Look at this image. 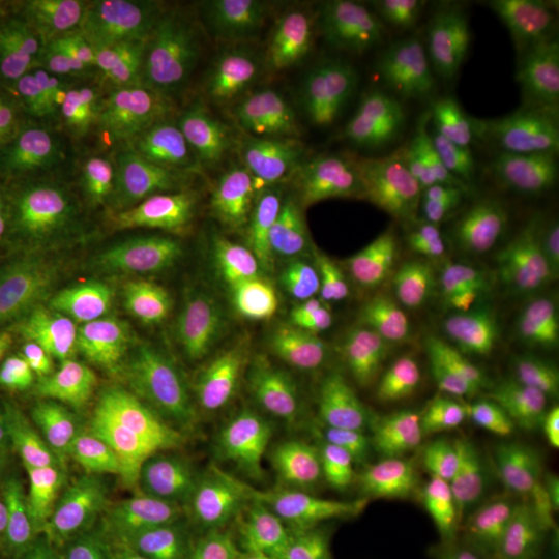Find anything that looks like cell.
<instances>
[{"label": "cell", "instance_id": "4dcf8cb0", "mask_svg": "<svg viewBox=\"0 0 559 559\" xmlns=\"http://www.w3.org/2000/svg\"><path fill=\"white\" fill-rule=\"evenodd\" d=\"M540 498L543 503L549 510H558L559 512V425L551 438V443L543 456L540 464Z\"/></svg>", "mask_w": 559, "mask_h": 559}, {"label": "cell", "instance_id": "ffe728a7", "mask_svg": "<svg viewBox=\"0 0 559 559\" xmlns=\"http://www.w3.org/2000/svg\"><path fill=\"white\" fill-rule=\"evenodd\" d=\"M201 212L193 180L177 173L140 177L120 214L127 249L143 270L166 274L195 247Z\"/></svg>", "mask_w": 559, "mask_h": 559}, {"label": "cell", "instance_id": "52a82bcc", "mask_svg": "<svg viewBox=\"0 0 559 559\" xmlns=\"http://www.w3.org/2000/svg\"><path fill=\"white\" fill-rule=\"evenodd\" d=\"M394 392L381 381L325 385L286 400L255 419L224 425L222 454L230 460L311 456L357 464L388 436Z\"/></svg>", "mask_w": 559, "mask_h": 559}, {"label": "cell", "instance_id": "f1b7e54d", "mask_svg": "<svg viewBox=\"0 0 559 559\" xmlns=\"http://www.w3.org/2000/svg\"><path fill=\"white\" fill-rule=\"evenodd\" d=\"M528 127L535 141L543 145H559V36L540 69L528 112Z\"/></svg>", "mask_w": 559, "mask_h": 559}, {"label": "cell", "instance_id": "e0dca14e", "mask_svg": "<svg viewBox=\"0 0 559 559\" xmlns=\"http://www.w3.org/2000/svg\"><path fill=\"white\" fill-rule=\"evenodd\" d=\"M290 83H255L191 98L193 138L230 177L282 168Z\"/></svg>", "mask_w": 559, "mask_h": 559}, {"label": "cell", "instance_id": "f546056e", "mask_svg": "<svg viewBox=\"0 0 559 559\" xmlns=\"http://www.w3.org/2000/svg\"><path fill=\"white\" fill-rule=\"evenodd\" d=\"M17 443H20V415L9 394L0 388V475L11 466Z\"/></svg>", "mask_w": 559, "mask_h": 559}, {"label": "cell", "instance_id": "8fae6325", "mask_svg": "<svg viewBox=\"0 0 559 559\" xmlns=\"http://www.w3.org/2000/svg\"><path fill=\"white\" fill-rule=\"evenodd\" d=\"M355 253L396 323L415 334L440 328L468 293L459 255L400 207L362 226Z\"/></svg>", "mask_w": 559, "mask_h": 559}, {"label": "cell", "instance_id": "484cf974", "mask_svg": "<svg viewBox=\"0 0 559 559\" xmlns=\"http://www.w3.org/2000/svg\"><path fill=\"white\" fill-rule=\"evenodd\" d=\"M64 143L80 168L81 179L96 207L102 226L108 230L115 222L120 221V214L140 175H135L127 162L117 158L115 152L104 150L83 135H73Z\"/></svg>", "mask_w": 559, "mask_h": 559}, {"label": "cell", "instance_id": "d4e9b609", "mask_svg": "<svg viewBox=\"0 0 559 559\" xmlns=\"http://www.w3.org/2000/svg\"><path fill=\"white\" fill-rule=\"evenodd\" d=\"M27 177L46 207V214L60 230L69 235H94L104 230L81 179L80 168L64 141L32 162L27 166Z\"/></svg>", "mask_w": 559, "mask_h": 559}, {"label": "cell", "instance_id": "5b68a950", "mask_svg": "<svg viewBox=\"0 0 559 559\" xmlns=\"http://www.w3.org/2000/svg\"><path fill=\"white\" fill-rule=\"evenodd\" d=\"M230 353L221 400L226 425L255 419L302 392L357 383L378 344L338 338L288 318L253 295L226 320Z\"/></svg>", "mask_w": 559, "mask_h": 559}, {"label": "cell", "instance_id": "9c48e42d", "mask_svg": "<svg viewBox=\"0 0 559 559\" xmlns=\"http://www.w3.org/2000/svg\"><path fill=\"white\" fill-rule=\"evenodd\" d=\"M129 318L120 280L83 253H55L0 297V340L40 350L75 340L100 338Z\"/></svg>", "mask_w": 559, "mask_h": 559}, {"label": "cell", "instance_id": "30bf717a", "mask_svg": "<svg viewBox=\"0 0 559 559\" xmlns=\"http://www.w3.org/2000/svg\"><path fill=\"white\" fill-rule=\"evenodd\" d=\"M535 27L537 9L516 0H427L406 9L408 40L423 69L464 87L510 75Z\"/></svg>", "mask_w": 559, "mask_h": 559}, {"label": "cell", "instance_id": "ac0fdd59", "mask_svg": "<svg viewBox=\"0 0 559 559\" xmlns=\"http://www.w3.org/2000/svg\"><path fill=\"white\" fill-rule=\"evenodd\" d=\"M559 425V381L537 373L520 381L493 450L498 498L519 524L520 535L539 543L547 533L540 498V464Z\"/></svg>", "mask_w": 559, "mask_h": 559}, {"label": "cell", "instance_id": "6da1fadb", "mask_svg": "<svg viewBox=\"0 0 559 559\" xmlns=\"http://www.w3.org/2000/svg\"><path fill=\"white\" fill-rule=\"evenodd\" d=\"M400 100L380 41L357 23H328L293 81L282 168L340 195L378 160Z\"/></svg>", "mask_w": 559, "mask_h": 559}, {"label": "cell", "instance_id": "d6a6232c", "mask_svg": "<svg viewBox=\"0 0 559 559\" xmlns=\"http://www.w3.org/2000/svg\"><path fill=\"white\" fill-rule=\"evenodd\" d=\"M0 198H2V189H0Z\"/></svg>", "mask_w": 559, "mask_h": 559}, {"label": "cell", "instance_id": "cb8c5ba5", "mask_svg": "<svg viewBox=\"0 0 559 559\" xmlns=\"http://www.w3.org/2000/svg\"><path fill=\"white\" fill-rule=\"evenodd\" d=\"M112 83L138 108L147 147L160 152L175 141L193 135V104L158 59L122 71Z\"/></svg>", "mask_w": 559, "mask_h": 559}, {"label": "cell", "instance_id": "44dd1931", "mask_svg": "<svg viewBox=\"0 0 559 559\" xmlns=\"http://www.w3.org/2000/svg\"><path fill=\"white\" fill-rule=\"evenodd\" d=\"M427 519L445 559H503L520 554L516 520L498 496L431 473Z\"/></svg>", "mask_w": 559, "mask_h": 559}, {"label": "cell", "instance_id": "277c9868", "mask_svg": "<svg viewBox=\"0 0 559 559\" xmlns=\"http://www.w3.org/2000/svg\"><path fill=\"white\" fill-rule=\"evenodd\" d=\"M346 224L338 193L284 168L228 177L203 200L193 251L222 286H260Z\"/></svg>", "mask_w": 559, "mask_h": 559}, {"label": "cell", "instance_id": "ba28073f", "mask_svg": "<svg viewBox=\"0 0 559 559\" xmlns=\"http://www.w3.org/2000/svg\"><path fill=\"white\" fill-rule=\"evenodd\" d=\"M520 141L519 115L498 94L471 90L452 96L417 140L408 166L413 193L436 212L462 210L500 179Z\"/></svg>", "mask_w": 559, "mask_h": 559}, {"label": "cell", "instance_id": "603a6c76", "mask_svg": "<svg viewBox=\"0 0 559 559\" xmlns=\"http://www.w3.org/2000/svg\"><path fill=\"white\" fill-rule=\"evenodd\" d=\"M108 524L75 512L29 520L0 540V559H115Z\"/></svg>", "mask_w": 559, "mask_h": 559}, {"label": "cell", "instance_id": "2e32d148", "mask_svg": "<svg viewBox=\"0 0 559 559\" xmlns=\"http://www.w3.org/2000/svg\"><path fill=\"white\" fill-rule=\"evenodd\" d=\"M466 230L498 272L559 276V187L551 180H514L485 193Z\"/></svg>", "mask_w": 559, "mask_h": 559}, {"label": "cell", "instance_id": "7a4b0ae2", "mask_svg": "<svg viewBox=\"0 0 559 559\" xmlns=\"http://www.w3.org/2000/svg\"><path fill=\"white\" fill-rule=\"evenodd\" d=\"M154 429V411L129 373L104 362H71L32 388L20 440L48 477L96 485L147 459Z\"/></svg>", "mask_w": 559, "mask_h": 559}, {"label": "cell", "instance_id": "7c38bea8", "mask_svg": "<svg viewBox=\"0 0 559 559\" xmlns=\"http://www.w3.org/2000/svg\"><path fill=\"white\" fill-rule=\"evenodd\" d=\"M512 365L487 330L452 340L423 388L420 423L443 450L460 459L491 454L510 408Z\"/></svg>", "mask_w": 559, "mask_h": 559}, {"label": "cell", "instance_id": "5bb4252c", "mask_svg": "<svg viewBox=\"0 0 559 559\" xmlns=\"http://www.w3.org/2000/svg\"><path fill=\"white\" fill-rule=\"evenodd\" d=\"M288 318L338 338L373 342L399 325L355 249L321 242L255 286Z\"/></svg>", "mask_w": 559, "mask_h": 559}, {"label": "cell", "instance_id": "d6986e66", "mask_svg": "<svg viewBox=\"0 0 559 559\" xmlns=\"http://www.w3.org/2000/svg\"><path fill=\"white\" fill-rule=\"evenodd\" d=\"M480 316L520 381L559 367V276L496 272L480 284Z\"/></svg>", "mask_w": 559, "mask_h": 559}, {"label": "cell", "instance_id": "83f0119b", "mask_svg": "<svg viewBox=\"0 0 559 559\" xmlns=\"http://www.w3.org/2000/svg\"><path fill=\"white\" fill-rule=\"evenodd\" d=\"M38 222L32 205L2 189L0 198V297L32 274L40 258Z\"/></svg>", "mask_w": 559, "mask_h": 559}, {"label": "cell", "instance_id": "7402d4cb", "mask_svg": "<svg viewBox=\"0 0 559 559\" xmlns=\"http://www.w3.org/2000/svg\"><path fill=\"white\" fill-rule=\"evenodd\" d=\"M228 353V328L221 318L189 311L168 321L162 340V371L180 408L200 413L221 406Z\"/></svg>", "mask_w": 559, "mask_h": 559}, {"label": "cell", "instance_id": "8992f818", "mask_svg": "<svg viewBox=\"0 0 559 559\" xmlns=\"http://www.w3.org/2000/svg\"><path fill=\"white\" fill-rule=\"evenodd\" d=\"M362 508V487L353 479L311 471L280 473L212 498L189 526L205 543L297 549L338 537Z\"/></svg>", "mask_w": 559, "mask_h": 559}, {"label": "cell", "instance_id": "1f68e13d", "mask_svg": "<svg viewBox=\"0 0 559 559\" xmlns=\"http://www.w3.org/2000/svg\"><path fill=\"white\" fill-rule=\"evenodd\" d=\"M503 559H528V558H524V556H510V558H503Z\"/></svg>", "mask_w": 559, "mask_h": 559}, {"label": "cell", "instance_id": "4316f807", "mask_svg": "<svg viewBox=\"0 0 559 559\" xmlns=\"http://www.w3.org/2000/svg\"><path fill=\"white\" fill-rule=\"evenodd\" d=\"M80 135L115 154L150 150L138 108L110 80L87 92Z\"/></svg>", "mask_w": 559, "mask_h": 559}, {"label": "cell", "instance_id": "9a60e30c", "mask_svg": "<svg viewBox=\"0 0 559 559\" xmlns=\"http://www.w3.org/2000/svg\"><path fill=\"white\" fill-rule=\"evenodd\" d=\"M173 9L158 0H60L46 13L44 36L92 92L158 57Z\"/></svg>", "mask_w": 559, "mask_h": 559}, {"label": "cell", "instance_id": "3957f363", "mask_svg": "<svg viewBox=\"0 0 559 559\" xmlns=\"http://www.w3.org/2000/svg\"><path fill=\"white\" fill-rule=\"evenodd\" d=\"M325 25L311 2L195 0L175 4L156 59L189 98L290 83Z\"/></svg>", "mask_w": 559, "mask_h": 559}, {"label": "cell", "instance_id": "4fadbf2b", "mask_svg": "<svg viewBox=\"0 0 559 559\" xmlns=\"http://www.w3.org/2000/svg\"><path fill=\"white\" fill-rule=\"evenodd\" d=\"M85 96L80 73L46 36L0 46V154L27 168L80 135Z\"/></svg>", "mask_w": 559, "mask_h": 559}]
</instances>
